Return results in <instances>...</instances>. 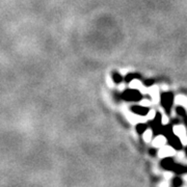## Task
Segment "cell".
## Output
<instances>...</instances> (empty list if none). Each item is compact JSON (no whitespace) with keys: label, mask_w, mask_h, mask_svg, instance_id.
I'll list each match as a JSON object with an SVG mask.
<instances>
[{"label":"cell","mask_w":187,"mask_h":187,"mask_svg":"<svg viewBox=\"0 0 187 187\" xmlns=\"http://www.w3.org/2000/svg\"><path fill=\"white\" fill-rule=\"evenodd\" d=\"M174 155H175V149H173L172 147H169V146H163L158 152V156L161 158L171 157V156H174Z\"/></svg>","instance_id":"cell-1"},{"label":"cell","mask_w":187,"mask_h":187,"mask_svg":"<svg viewBox=\"0 0 187 187\" xmlns=\"http://www.w3.org/2000/svg\"><path fill=\"white\" fill-rule=\"evenodd\" d=\"M126 117H127V118L132 124H136V123H140V122L147 121L146 118H142L140 114H137V113H135V112H127V113H126Z\"/></svg>","instance_id":"cell-2"},{"label":"cell","mask_w":187,"mask_h":187,"mask_svg":"<svg viewBox=\"0 0 187 187\" xmlns=\"http://www.w3.org/2000/svg\"><path fill=\"white\" fill-rule=\"evenodd\" d=\"M153 146H154L155 148H162L163 146H165L166 144V138L165 136H163V135H157L155 138H154V140H153Z\"/></svg>","instance_id":"cell-3"},{"label":"cell","mask_w":187,"mask_h":187,"mask_svg":"<svg viewBox=\"0 0 187 187\" xmlns=\"http://www.w3.org/2000/svg\"><path fill=\"white\" fill-rule=\"evenodd\" d=\"M149 93L151 95L153 101L155 102V103H157V102L160 100V97H159V90L157 86H151L149 87Z\"/></svg>","instance_id":"cell-4"},{"label":"cell","mask_w":187,"mask_h":187,"mask_svg":"<svg viewBox=\"0 0 187 187\" xmlns=\"http://www.w3.org/2000/svg\"><path fill=\"white\" fill-rule=\"evenodd\" d=\"M124 98L127 100H138L139 99V94L135 91H133V90L128 91L124 94Z\"/></svg>","instance_id":"cell-5"},{"label":"cell","mask_w":187,"mask_h":187,"mask_svg":"<svg viewBox=\"0 0 187 187\" xmlns=\"http://www.w3.org/2000/svg\"><path fill=\"white\" fill-rule=\"evenodd\" d=\"M173 132H174L175 135H177V136L179 137L183 136V135H186V130L183 126H175V127L173 128Z\"/></svg>","instance_id":"cell-6"},{"label":"cell","mask_w":187,"mask_h":187,"mask_svg":"<svg viewBox=\"0 0 187 187\" xmlns=\"http://www.w3.org/2000/svg\"><path fill=\"white\" fill-rule=\"evenodd\" d=\"M175 103L187 108V98L185 96H182V95H179L175 98Z\"/></svg>","instance_id":"cell-7"},{"label":"cell","mask_w":187,"mask_h":187,"mask_svg":"<svg viewBox=\"0 0 187 187\" xmlns=\"http://www.w3.org/2000/svg\"><path fill=\"white\" fill-rule=\"evenodd\" d=\"M172 101H173V97H172V95L171 94H168V95H164L162 98V102H163V104H164V106L165 108H169V106H171V104H172Z\"/></svg>","instance_id":"cell-8"},{"label":"cell","mask_w":187,"mask_h":187,"mask_svg":"<svg viewBox=\"0 0 187 187\" xmlns=\"http://www.w3.org/2000/svg\"><path fill=\"white\" fill-rule=\"evenodd\" d=\"M142 86L141 82L137 79H134L133 81H131L130 82V87L131 90H138V88H140Z\"/></svg>","instance_id":"cell-9"},{"label":"cell","mask_w":187,"mask_h":187,"mask_svg":"<svg viewBox=\"0 0 187 187\" xmlns=\"http://www.w3.org/2000/svg\"><path fill=\"white\" fill-rule=\"evenodd\" d=\"M144 139L146 142H150L152 140V131L148 129V130H146L144 132Z\"/></svg>","instance_id":"cell-10"},{"label":"cell","mask_w":187,"mask_h":187,"mask_svg":"<svg viewBox=\"0 0 187 187\" xmlns=\"http://www.w3.org/2000/svg\"><path fill=\"white\" fill-rule=\"evenodd\" d=\"M133 111L135 112V113H137V114H140V115H144L146 112H147V110H146V108H144V106L142 107H134L133 108Z\"/></svg>","instance_id":"cell-11"},{"label":"cell","mask_w":187,"mask_h":187,"mask_svg":"<svg viewBox=\"0 0 187 187\" xmlns=\"http://www.w3.org/2000/svg\"><path fill=\"white\" fill-rule=\"evenodd\" d=\"M179 138H180V142H181L183 146H187V135H183V136Z\"/></svg>","instance_id":"cell-12"},{"label":"cell","mask_w":187,"mask_h":187,"mask_svg":"<svg viewBox=\"0 0 187 187\" xmlns=\"http://www.w3.org/2000/svg\"><path fill=\"white\" fill-rule=\"evenodd\" d=\"M154 118H155V111L154 110H150L149 113H148L147 118H149V120H153Z\"/></svg>","instance_id":"cell-13"},{"label":"cell","mask_w":187,"mask_h":187,"mask_svg":"<svg viewBox=\"0 0 187 187\" xmlns=\"http://www.w3.org/2000/svg\"><path fill=\"white\" fill-rule=\"evenodd\" d=\"M161 123L163 125H166L168 123V118L166 117V115H162V117H161Z\"/></svg>","instance_id":"cell-14"},{"label":"cell","mask_w":187,"mask_h":187,"mask_svg":"<svg viewBox=\"0 0 187 187\" xmlns=\"http://www.w3.org/2000/svg\"><path fill=\"white\" fill-rule=\"evenodd\" d=\"M177 157H178L179 160H183V159H184V157H185V154L183 152H179L178 154H177Z\"/></svg>","instance_id":"cell-15"},{"label":"cell","mask_w":187,"mask_h":187,"mask_svg":"<svg viewBox=\"0 0 187 187\" xmlns=\"http://www.w3.org/2000/svg\"><path fill=\"white\" fill-rule=\"evenodd\" d=\"M140 105H141V106H144V107H147V106H149V105H150V101H148V100H142L140 102Z\"/></svg>","instance_id":"cell-16"},{"label":"cell","mask_w":187,"mask_h":187,"mask_svg":"<svg viewBox=\"0 0 187 187\" xmlns=\"http://www.w3.org/2000/svg\"><path fill=\"white\" fill-rule=\"evenodd\" d=\"M145 129H146V127H145L144 125H139L138 127H137V131L139 132V133H141V132H145L146 131Z\"/></svg>","instance_id":"cell-17"},{"label":"cell","mask_w":187,"mask_h":187,"mask_svg":"<svg viewBox=\"0 0 187 187\" xmlns=\"http://www.w3.org/2000/svg\"><path fill=\"white\" fill-rule=\"evenodd\" d=\"M164 178H165V179H168V180L172 179V178H173V174H172V173L166 172V173H164Z\"/></svg>","instance_id":"cell-18"},{"label":"cell","mask_w":187,"mask_h":187,"mask_svg":"<svg viewBox=\"0 0 187 187\" xmlns=\"http://www.w3.org/2000/svg\"><path fill=\"white\" fill-rule=\"evenodd\" d=\"M159 187H168V183L166 182V181L162 182V183H160V184H159Z\"/></svg>","instance_id":"cell-19"},{"label":"cell","mask_w":187,"mask_h":187,"mask_svg":"<svg viewBox=\"0 0 187 187\" xmlns=\"http://www.w3.org/2000/svg\"><path fill=\"white\" fill-rule=\"evenodd\" d=\"M113 78H114V81H115V82H120V81H121V77L118 76V75H114Z\"/></svg>","instance_id":"cell-20"},{"label":"cell","mask_w":187,"mask_h":187,"mask_svg":"<svg viewBox=\"0 0 187 187\" xmlns=\"http://www.w3.org/2000/svg\"><path fill=\"white\" fill-rule=\"evenodd\" d=\"M184 180H185V181H187V175L184 176Z\"/></svg>","instance_id":"cell-21"}]
</instances>
